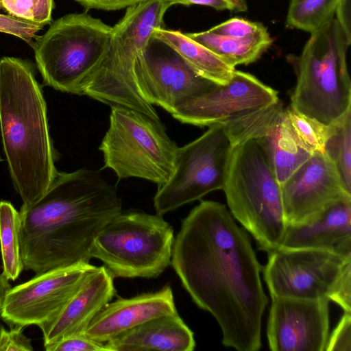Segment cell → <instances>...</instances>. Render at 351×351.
<instances>
[{"label": "cell", "instance_id": "6da1fadb", "mask_svg": "<svg viewBox=\"0 0 351 351\" xmlns=\"http://www.w3.org/2000/svg\"><path fill=\"white\" fill-rule=\"evenodd\" d=\"M171 264L193 301L219 324L222 343L238 351L261 346L268 304L250 239L221 203L201 200L182 220Z\"/></svg>", "mask_w": 351, "mask_h": 351}, {"label": "cell", "instance_id": "7a4b0ae2", "mask_svg": "<svg viewBox=\"0 0 351 351\" xmlns=\"http://www.w3.org/2000/svg\"><path fill=\"white\" fill-rule=\"evenodd\" d=\"M117 188L98 171L58 172L46 193L20 209L24 269L36 274L84 261L98 233L122 213Z\"/></svg>", "mask_w": 351, "mask_h": 351}, {"label": "cell", "instance_id": "3957f363", "mask_svg": "<svg viewBox=\"0 0 351 351\" xmlns=\"http://www.w3.org/2000/svg\"><path fill=\"white\" fill-rule=\"evenodd\" d=\"M47 104L32 64L0 60V130L11 180L23 204L39 199L56 178Z\"/></svg>", "mask_w": 351, "mask_h": 351}, {"label": "cell", "instance_id": "277c9868", "mask_svg": "<svg viewBox=\"0 0 351 351\" xmlns=\"http://www.w3.org/2000/svg\"><path fill=\"white\" fill-rule=\"evenodd\" d=\"M350 46L333 17L311 34L300 56H287L297 77L292 109L326 125L337 124L351 111Z\"/></svg>", "mask_w": 351, "mask_h": 351}, {"label": "cell", "instance_id": "5b68a950", "mask_svg": "<svg viewBox=\"0 0 351 351\" xmlns=\"http://www.w3.org/2000/svg\"><path fill=\"white\" fill-rule=\"evenodd\" d=\"M176 0H144L126 8L112 27L109 47L97 69L82 88V95L113 106L132 108L160 120L153 106L142 96L134 63L146 49L155 29L162 28L167 10Z\"/></svg>", "mask_w": 351, "mask_h": 351}, {"label": "cell", "instance_id": "8992f818", "mask_svg": "<svg viewBox=\"0 0 351 351\" xmlns=\"http://www.w3.org/2000/svg\"><path fill=\"white\" fill-rule=\"evenodd\" d=\"M222 190L232 215L258 248L267 253L279 249L287 227L281 187L255 140L232 144Z\"/></svg>", "mask_w": 351, "mask_h": 351}, {"label": "cell", "instance_id": "52a82bcc", "mask_svg": "<svg viewBox=\"0 0 351 351\" xmlns=\"http://www.w3.org/2000/svg\"><path fill=\"white\" fill-rule=\"evenodd\" d=\"M112 27L86 12L66 14L51 23L32 45L43 84L82 95V88L108 51Z\"/></svg>", "mask_w": 351, "mask_h": 351}, {"label": "cell", "instance_id": "ba28073f", "mask_svg": "<svg viewBox=\"0 0 351 351\" xmlns=\"http://www.w3.org/2000/svg\"><path fill=\"white\" fill-rule=\"evenodd\" d=\"M173 241V229L162 215L121 213L95 237L88 254L113 278H156L171 264Z\"/></svg>", "mask_w": 351, "mask_h": 351}, {"label": "cell", "instance_id": "9c48e42d", "mask_svg": "<svg viewBox=\"0 0 351 351\" xmlns=\"http://www.w3.org/2000/svg\"><path fill=\"white\" fill-rule=\"evenodd\" d=\"M99 149L104 167L119 179L138 178L160 186L173 171L178 147L160 120L132 108L113 106Z\"/></svg>", "mask_w": 351, "mask_h": 351}, {"label": "cell", "instance_id": "30bf717a", "mask_svg": "<svg viewBox=\"0 0 351 351\" xmlns=\"http://www.w3.org/2000/svg\"><path fill=\"white\" fill-rule=\"evenodd\" d=\"M232 145L223 123L209 126L202 136L178 147L173 171L154 197L162 215L223 189Z\"/></svg>", "mask_w": 351, "mask_h": 351}, {"label": "cell", "instance_id": "8fae6325", "mask_svg": "<svg viewBox=\"0 0 351 351\" xmlns=\"http://www.w3.org/2000/svg\"><path fill=\"white\" fill-rule=\"evenodd\" d=\"M97 267L82 261L36 274L11 287L3 300L1 319L12 327L40 328L51 323Z\"/></svg>", "mask_w": 351, "mask_h": 351}, {"label": "cell", "instance_id": "7c38bea8", "mask_svg": "<svg viewBox=\"0 0 351 351\" xmlns=\"http://www.w3.org/2000/svg\"><path fill=\"white\" fill-rule=\"evenodd\" d=\"M263 267L271 298H328L344 266L351 262L335 252L318 249H278Z\"/></svg>", "mask_w": 351, "mask_h": 351}, {"label": "cell", "instance_id": "4fadbf2b", "mask_svg": "<svg viewBox=\"0 0 351 351\" xmlns=\"http://www.w3.org/2000/svg\"><path fill=\"white\" fill-rule=\"evenodd\" d=\"M134 74L144 99L170 114L186 99L217 85L199 75L176 51L153 37L136 58Z\"/></svg>", "mask_w": 351, "mask_h": 351}, {"label": "cell", "instance_id": "5bb4252c", "mask_svg": "<svg viewBox=\"0 0 351 351\" xmlns=\"http://www.w3.org/2000/svg\"><path fill=\"white\" fill-rule=\"evenodd\" d=\"M222 123L232 145L248 138L259 144L280 186L313 154L298 138L280 99Z\"/></svg>", "mask_w": 351, "mask_h": 351}, {"label": "cell", "instance_id": "9a60e30c", "mask_svg": "<svg viewBox=\"0 0 351 351\" xmlns=\"http://www.w3.org/2000/svg\"><path fill=\"white\" fill-rule=\"evenodd\" d=\"M279 100L278 92L254 75L234 70L224 85L189 98L171 114L181 123L210 126L270 106Z\"/></svg>", "mask_w": 351, "mask_h": 351}, {"label": "cell", "instance_id": "2e32d148", "mask_svg": "<svg viewBox=\"0 0 351 351\" xmlns=\"http://www.w3.org/2000/svg\"><path fill=\"white\" fill-rule=\"evenodd\" d=\"M329 300L271 298L267 328L273 351H324L329 336Z\"/></svg>", "mask_w": 351, "mask_h": 351}, {"label": "cell", "instance_id": "e0dca14e", "mask_svg": "<svg viewBox=\"0 0 351 351\" xmlns=\"http://www.w3.org/2000/svg\"><path fill=\"white\" fill-rule=\"evenodd\" d=\"M280 187L287 224L310 221L335 202L351 196L334 162L322 152L313 153Z\"/></svg>", "mask_w": 351, "mask_h": 351}, {"label": "cell", "instance_id": "ac0fdd59", "mask_svg": "<svg viewBox=\"0 0 351 351\" xmlns=\"http://www.w3.org/2000/svg\"><path fill=\"white\" fill-rule=\"evenodd\" d=\"M177 313L173 291L167 285L158 291L108 302L83 333L94 341L106 343L145 322Z\"/></svg>", "mask_w": 351, "mask_h": 351}, {"label": "cell", "instance_id": "d6986e66", "mask_svg": "<svg viewBox=\"0 0 351 351\" xmlns=\"http://www.w3.org/2000/svg\"><path fill=\"white\" fill-rule=\"evenodd\" d=\"M318 249L351 258V196L335 202L310 221L287 224L279 249Z\"/></svg>", "mask_w": 351, "mask_h": 351}, {"label": "cell", "instance_id": "ffe728a7", "mask_svg": "<svg viewBox=\"0 0 351 351\" xmlns=\"http://www.w3.org/2000/svg\"><path fill=\"white\" fill-rule=\"evenodd\" d=\"M115 292L112 276L104 265L98 267L58 316L40 328L44 346L83 333L97 313L112 300Z\"/></svg>", "mask_w": 351, "mask_h": 351}, {"label": "cell", "instance_id": "44dd1931", "mask_svg": "<svg viewBox=\"0 0 351 351\" xmlns=\"http://www.w3.org/2000/svg\"><path fill=\"white\" fill-rule=\"evenodd\" d=\"M105 346L108 351H192L195 341L193 331L177 313L145 322Z\"/></svg>", "mask_w": 351, "mask_h": 351}, {"label": "cell", "instance_id": "7402d4cb", "mask_svg": "<svg viewBox=\"0 0 351 351\" xmlns=\"http://www.w3.org/2000/svg\"><path fill=\"white\" fill-rule=\"evenodd\" d=\"M152 37L176 51L203 77L219 85L226 84L232 78L235 68L180 31L157 28Z\"/></svg>", "mask_w": 351, "mask_h": 351}, {"label": "cell", "instance_id": "603a6c76", "mask_svg": "<svg viewBox=\"0 0 351 351\" xmlns=\"http://www.w3.org/2000/svg\"><path fill=\"white\" fill-rule=\"evenodd\" d=\"M185 34L220 56L234 68L255 62L273 43L268 32L246 38L221 36L208 30Z\"/></svg>", "mask_w": 351, "mask_h": 351}, {"label": "cell", "instance_id": "cb8c5ba5", "mask_svg": "<svg viewBox=\"0 0 351 351\" xmlns=\"http://www.w3.org/2000/svg\"><path fill=\"white\" fill-rule=\"evenodd\" d=\"M21 215L9 202L0 201V248L2 275L16 280L24 269L20 245Z\"/></svg>", "mask_w": 351, "mask_h": 351}, {"label": "cell", "instance_id": "d4e9b609", "mask_svg": "<svg viewBox=\"0 0 351 351\" xmlns=\"http://www.w3.org/2000/svg\"><path fill=\"white\" fill-rule=\"evenodd\" d=\"M339 0H291L286 25L309 33L332 19Z\"/></svg>", "mask_w": 351, "mask_h": 351}, {"label": "cell", "instance_id": "484cf974", "mask_svg": "<svg viewBox=\"0 0 351 351\" xmlns=\"http://www.w3.org/2000/svg\"><path fill=\"white\" fill-rule=\"evenodd\" d=\"M324 153L334 162L346 190L351 193V111L335 125Z\"/></svg>", "mask_w": 351, "mask_h": 351}, {"label": "cell", "instance_id": "4316f807", "mask_svg": "<svg viewBox=\"0 0 351 351\" xmlns=\"http://www.w3.org/2000/svg\"><path fill=\"white\" fill-rule=\"evenodd\" d=\"M288 114L293 129L302 144L311 153H324L325 147L332 134L335 125H326L298 112L290 106Z\"/></svg>", "mask_w": 351, "mask_h": 351}, {"label": "cell", "instance_id": "83f0119b", "mask_svg": "<svg viewBox=\"0 0 351 351\" xmlns=\"http://www.w3.org/2000/svg\"><path fill=\"white\" fill-rule=\"evenodd\" d=\"M53 7V0H0L8 15L43 26L51 23Z\"/></svg>", "mask_w": 351, "mask_h": 351}, {"label": "cell", "instance_id": "f1b7e54d", "mask_svg": "<svg viewBox=\"0 0 351 351\" xmlns=\"http://www.w3.org/2000/svg\"><path fill=\"white\" fill-rule=\"evenodd\" d=\"M208 31L235 38L254 37L267 32V28L261 23L237 17L215 25Z\"/></svg>", "mask_w": 351, "mask_h": 351}, {"label": "cell", "instance_id": "f546056e", "mask_svg": "<svg viewBox=\"0 0 351 351\" xmlns=\"http://www.w3.org/2000/svg\"><path fill=\"white\" fill-rule=\"evenodd\" d=\"M45 348L47 351H108L105 343L94 341L84 333L66 337L45 346Z\"/></svg>", "mask_w": 351, "mask_h": 351}, {"label": "cell", "instance_id": "4dcf8cb0", "mask_svg": "<svg viewBox=\"0 0 351 351\" xmlns=\"http://www.w3.org/2000/svg\"><path fill=\"white\" fill-rule=\"evenodd\" d=\"M43 27V25L0 14V32L14 35L29 45H32L36 34Z\"/></svg>", "mask_w": 351, "mask_h": 351}, {"label": "cell", "instance_id": "1f68e13d", "mask_svg": "<svg viewBox=\"0 0 351 351\" xmlns=\"http://www.w3.org/2000/svg\"><path fill=\"white\" fill-rule=\"evenodd\" d=\"M351 312H345L339 324L329 335L326 351L351 350Z\"/></svg>", "mask_w": 351, "mask_h": 351}, {"label": "cell", "instance_id": "d6a6232c", "mask_svg": "<svg viewBox=\"0 0 351 351\" xmlns=\"http://www.w3.org/2000/svg\"><path fill=\"white\" fill-rule=\"evenodd\" d=\"M329 300L337 303L345 312H351V262L344 266L329 295Z\"/></svg>", "mask_w": 351, "mask_h": 351}, {"label": "cell", "instance_id": "836d02e7", "mask_svg": "<svg viewBox=\"0 0 351 351\" xmlns=\"http://www.w3.org/2000/svg\"><path fill=\"white\" fill-rule=\"evenodd\" d=\"M30 339L23 333V327L14 326L7 330L0 326V351H32Z\"/></svg>", "mask_w": 351, "mask_h": 351}, {"label": "cell", "instance_id": "e575fe53", "mask_svg": "<svg viewBox=\"0 0 351 351\" xmlns=\"http://www.w3.org/2000/svg\"><path fill=\"white\" fill-rule=\"evenodd\" d=\"M82 5L86 10L97 9L114 11L128 8L144 0H74ZM179 4L191 5L187 0H176Z\"/></svg>", "mask_w": 351, "mask_h": 351}, {"label": "cell", "instance_id": "d590c367", "mask_svg": "<svg viewBox=\"0 0 351 351\" xmlns=\"http://www.w3.org/2000/svg\"><path fill=\"white\" fill-rule=\"evenodd\" d=\"M350 2L351 0H339L335 12V19L350 45L351 44Z\"/></svg>", "mask_w": 351, "mask_h": 351}, {"label": "cell", "instance_id": "8d00e7d4", "mask_svg": "<svg viewBox=\"0 0 351 351\" xmlns=\"http://www.w3.org/2000/svg\"><path fill=\"white\" fill-rule=\"evenodd\" d=\"M191 4L206 5L217 10H229L233 11L231 5L225 0H187Z\"/></svg>", "mask_w": 351, "mask_h": 351}, {"label": "cell", "instance_id": "74e56055", "mask_svg": "<svg viewBox=\"0 0 351 351\" xmlns=\"http://www.w3.org/2000/svg\"><path fill=\"white\" fill-rule=\"evenodd\" d=\"M11 289V285L2 274H0V319H1V312L3 300L8 291ZM1 326L0 323V326Z\"/></svg>", "mask_w": 351, "mask_h": 351}, {"label": "cell", "instance_id": "f35d334b", "mask_svg": "<svg viewBox=\"0 0 351 351\" xmlns=\"http://www.w3.org/2000/svg\"><path fill=\"white\" fill-rule=\"evenodd\" d=\"M232 7L233 12H242L247 10L245 0H225Z\"/></svg>", "mask_w": 351, "mask_h": 351}, {"label": "cell", "instance_id": "ab89813d", "mask_svg": "<svg viewBox=\"0 0 351 351\" xmlns=\"http://www.w3.org/2000/svg\"><path fill=\"white\" fill-rule=\"evenodd\" d=\"M2 160H3V159L0 156V162H1Z\"/></svg>", "mask_w": 351, "mask_h": 351}]
</instances>
